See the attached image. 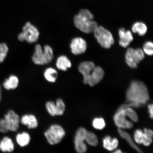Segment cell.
<instances>
[{
    "instance_id": "cell-23",
    "label": "cell",
    "mask_w": 153,
    "mask_h": 153,
    "mask_svg": "<svg viewBox=\"0 0 153 153\" xmlns=\"http://www.w3.org/2000/svg\"><path fill=\"white\" fill-rule=\"evenodd\" d=\"M147 27L142 22H137L134 24L132 27V30L134 33H137L140 36L145 35L147 31Z\"/></svg>"
},
{
    "instance_id": "cell-8",
    "label": "cell",
    "mask_w": 153,
    "mask_h": 153,
    "mask_svg": "<svg viewBox=\"0 0 153 153\" xmlns=\"http://www.w3.org/2000/svg\"><path fill=\"white\" fill-rule=\"evenodd\" d=\"M144 58V52L140 48L134 49L129 48L126 53V62L132 68H137L139 63Z\"/></svg>"
},
{
    "instance_id": "cell-3",
    "label": "cell",
    "mask_w": 153,
    "mask_h": 153,
    "mask_svg": "<svg viewBox=\"0 0 153 153\" xmlns=\"http://www.w3.org/2000/svg\"><path fill=\"white\" fill-rule=\"evenodd\" d=\"M94 15L88 10L82 9L74 18L76 27L85 33H93L99 26L94 21Z\"/></svg>"
},
{
    "instance_id": "cell-16",
    "label": "cell",
    "mask_w": 153,
    "mask_h": 153,
    "mask_svg": "<svg viewBox=\"0 0 153 153\" xmlns=\"http://www.w3.org/2000/svg\"><path fill=\"white\" fill-rule=\"evenodd\" d=\"M15 146L12 140L7 137H4L0 142V150L3 152H11L14 151Z\"/></svg>"
},
{
    "instance_id": "cell-24",
    "label": "cell",
    "mask_w": 153,
    "mask_h": 153,
    "mask_svg": "<svg viewBox=\"0 0 153 153\" xmlns=\"http://www.w3.org/2000/svg\"><path fill=\"white\" fill-rule=\"evenodd\" d=\"M85 140L91 146H95L98 145V140L97 135L94 133L87 130L85 133Z\"/></svg>"
},
{
    "instance_id": "cell-19",
    "label": "cell",
    "mask_w": 153,
    "mask_h": 153,
    "mask_svg": "<svg viewBox=\"0 0 153 153\" xmlns=\"http://www.w3.org/2000/svg\"><path fill=\"white\" fill-rule=\"evenodd\" d=\"M103 146L106 150L112 151L115 150L118 145L117 139H112L109 136H107L103 140Z\"/></svg>"
},
{
    "instance_id": "cell-9",
    "label": "cell",
    "mask_w": 153,
    "mask_h": 153,
    "mask_svg": "<svg viewBox=\"0 0 153 153\" xmlns=\"http://www.w3.org/2000/svg\"><path fill=\"white\" fill-rule=\"evenodd\" d=\"M86 130L85 128L79 127L76 130L74 136V143L76 152L84 153L87 152V146L85 143Z\"/></svg>"
},
{
    "instance_id": "cell-7",
    "label": "cell",
    "mask_w": 153,
    "mask_h": 153,
    "mask_svg": "<svg viewBox=\"0 0 153 153\" xmlns=\"http://www.w3.org/2000/svg\"><path fill=\"white\" fill-rule=\"evenodd\" d=\"M97 42L103 48L109 49L114 43V39L111 32L102 26H98L94 32Z\"/></svg>"
},
{
    "instance_id": "cell-5",
    "label": "cell",
    "mask_w": 153,
    "mask_h": 153,
    "mask_svg": "<svg viewBox=\"0 0 153 153\" xmlns=\"http://www.w3.org/2000/svg\"><path fill=\"white\" fill-rule=\"evenodd\" d=\"M44 135L48 142L51 145L59 144L65 136L66 132L62 126L53 124L48 128Z\"/></svg>"
},
{
    "instance_id": "cell-31",
    "label": "cell",
    "mask_w": 153,
    "mask_h": 153,
    "mask_svg": "<svg viewBox=\"0 0 153 153\" xmlns=\"http://www.w3.org/2000/svg\"><path fill=\"white\" fill-rule=\"evenodd\" d=\"M9 131L4 118L0 120V132L5 133L8 132Z\"/></svg>"
},
{
    "instance_id": "cell-17",
    "label": "cell",
    "mask_w": 153,
    "mask_h": 153,
    "mask_svg": "<svg viewBox=\"0 0 153 153\" xmlns=\"http://www.w3.org/2000/svg\"><path fill=\"white\" fill-rule=\"evenodd\" d=\"M71 61L65 55H62L57 58L56 62V66L59 70L65 71L71 67Z\"/></svg>"
},
{
    "instance_id": "cell-11",
    "label": "cell",
    "mask_w": 153,
    "mask_h": 153,
    "mask_svg": "<svg viewBox=\"0 0 153 153\" xmlns=\"http://www.w3.org/2000/svg\"><path fill=\"white\" fill-rule=\"evenodd\" d=\"M134 139L139 144H143L149 146L152 141L153 134L150 130L145 129L142 131L140 129L136 130L134 133Z\"/></svg>"
},
{
    "instance_id": "cell-27",
    "label": "cell",
    "mask_w": 153,
    "mask_h": 153,
    "mask_svg": "<svg viewBox=\"0 0 153 153\" xmlns=\"http://www.w3.org/2000/svg\"><path fill=\"white\" fill-rule=\"evenodd\" d=\"M45 108L48 113L51 116H56V107L54 102L52 101H47L45 104Z\"/></svg>"
},
{
    "instance_id": "cell-28",
    "label": "cell",
    "mask_w": 153,
    "mask_h": 153,
    "mask_svg": "<svg viewBox=\"0 0 153 153\" xmlns=\"http://www.w3.org/2000/svg\"><path fill=\"white\" fill-rule=\"evenodd\" d=\"M9 49L5 43H0V63L3 62L6 57Z\"/></svg>"
},
{
    "instance_id": "cell-34",
    "label": "cell",
    "mask_w": 153,
    "mask_h": 153,
    "mask_svg": "<svg viewBox=\"0 0 153 153\" xmlns=\"http://www.w3.org/2000/svg\"><path fill=\"white\" fill-rule=\"evenodd\" d=\"M1 86H0V102H1Z\"/></svg>"
},
{
    "instance_id": "cell-33",
    "label": "cell",
    "mask_w": 153,
    "mask_h": 153,
    "mask_svg": "<svg viewBox=\"0 0 153 153\" xmlns=\"http://www.w3.org/2000/svg\"><path fill=\"white\" fill-rule=\"evenodd\" d=\"M114 153H122V152L121 150H120V149H117V150H116L114 152Z\"/></svg>"
},
{
    "instance_id": "cell-29",
    "label": "cell",
    "mask_w": 153,
    "mask_h": 153,
    "mask_svg": "<svg viewBox=\"0 0 153 153\" xmlns=\"http://www.w3.org/2000/svg\"><path fill=\"white\" fill-rule=\"evenodd\" d=\"M93 126L96 129L101 130L104 128L106 126V123L103 118H97L93 120Z\"/></svg>"
},
{
    "instance_id": "cell-13",
    "label": "cell",
    "mask_w": 153,
    "mask_h": 153,
    "mask_svg": "<svg viewBox=\"0 0 153 153\" xmlns=\"http://www.w3.org/2000/svg\"><path fill=\"white\" fill-rule=\"evenodd\" d=\"M70 47L74 54L79 55L85 52L87 49V44L83 38L75 37L72 40Z\"/></svg>"
},
{
    "instance_id": "cell-22",
    "label": "cell",
    "mask_w": 153,
    "mask_h": 153,
    "mask_svg": "<svg viewBox=\"0 0 153 153\" xmlns=\"http://www.w3.org/2000/svg\"><path fill=\"white\" fill-rule=\"evenodd\" d=\"M44 76L47 81L50 83H55L58 77V73L55 69L49 68L45 71Z\"/></svg>"
},
{
    "instance_id": "cell-20",
    "label": "cell",
    "mask_w": 153,
    "mask_h": 153,
    "mask_svg": "<svg viewBox=\"0 0 153 153\" xmlns=\"http://www.w3.org/2000/svg\"><path fill=\"white\" fill-rule=\"evenodd\" d=\"M19 84V80L18 77L15 75H11L9 77L5 80L3 82L4 87L7 90L11 89L14 90L18 87Z\"/></svg>"
},
{
    "instance_id": "cell-10",
    "label": "cell",
    "mask_w": 153,
    "mask_h": 153,
    "mask_svg": "<svg viewBox=\"0 0 153 153\" xmlns=\"http://www.w3.org/2000/svg\"><path fill=\"white\" fill-rule=\"evenodd\" d=\"M127 117H128L123 109L118 108L114 117L115 124L118 128L130 129L133 127L134 125L132 122L128 120Z\"/></svg>"
},
{
    "instance_id": "cell-25",
    "label": "cell",
    "mask_w": 153,
    "mask_h": 153,
    "mask_svg": "<svg viewBox=\"0 0 153 153\" xmlns=\"http://www.w3.org/2000/svg\"><path fill=\"white\" fill-rule=\"evenodd\" d=\"M56 107V116H61L64 114L65 111L66 106L62 99L58 98L55 102Z\"/></svg>"
},
{
    "instance_id": "cell-6",
    "label": "cell",
    "mask_w": 153,
    "mask_h": 153,
    "mask_svg": "<svg viewBox=\"0 0 153 153\" xmlns=\"http://www.w3.org/2000/svg\"><path fill=\"white\" fill-rule=\"evenodd\" d=\"M22 30V32L18 35L19 41L21 42L25 41L30 44L37 42L39 38V33L35 26L30 22H27L23 27Z\"/></svg>"
},
{
    "instance_id": "cell-14",
    "label": "cell",
    "mask_w": 153,
    "mask_h": 153,
    "mask_svg": "<svg viewBox=\"0 0 153 153\" xmlns=\"http://www.w3.org/2000/svg\"><path fill=\"white\" fill-rule=\"evenodd\" d=\"M118 34L120 37L119 43L122 47L127 48L133 40L131 32L129 30H126L124 28L120 29Z\"/></svg>"
},
{
    "instance_id": "cell-32",
    "label": "cell",
    "mask_w": 153,
    "mask_h": 153,
    "mask_svg": "<svg viewBox=\"0 0 153 153\" xmlns=\"http://www.w3.org/2000/svg\"><path fill=\"white\" fill-rule=\"evenodd\" d=\"M153 105L152 104H149L148 105V108L149 110V112L150 114V117L152 119L153 117Z\"/></svg>"
},
{
    "instance_id": "cell-30",
    "label": "cell",
    "mask_w": 153,
    "mask_h": 153,
    "mask_svg": "<svg viewBox=\"0 0 153 153\" xmlns=\"http://www.w3.org/2000/svg\"><path fill=\"white\" fill-rule=\"evenodd\" d=\"M143 51L149 56H152L153 55V44L152 42L148 41L145 43L143 46Z\"/></svg>"
},
{
    "instance_id": "cell-1",
    "label": "cell",
    "mask_w": 153,
    "mask_h": 153,
    "mask_svg": "<svg viewBox=\"0 0 153 153\" xmlns=\"http://www.w3.org/2000/svg\"><path fill=\"white\" fill-rule=\"evenodd\" d=\"M149 100L148 88L145 84L140 81L132 82L126 92L127 102L134 103L140 108L146 104Z\"/></svg>"
},
{
    "instance_id": "cell-12",
    "label": "cell",
    "mask_w": 153,
    "mask_h": 153,
    "mask_svg": "<svg viewBox=\"0 0 153 153\" xmlns=\"http://www.w3.org/2000/svg\"><path fill=\"white\" fill-rule=\"evenodd\" d=\"M4 119L9 131L15 132L19 129L20 118L14 111L9 110L4 116Z\"/></svg>"
},
{
    "instance_id": "cell-26",
    "label": "cell",
    "mask_w": 153,
    "mask_h": 153,
    "mask_svg": "<svg viewBox=\"0 0 153 153\" xmlns=\"http://www.w3.org/2000/svg\"><path fill=\"white\" fill-rule=\"evenodd\" d=\"M126 115L131 120L132 122H137L138 120V117L136 112L133 110V108L130 107H125L123 108Z\"/></svg>"
},
{
    "instance_id": "cell-18",
    "label": "cell",
    "mask_w": 153,
    "mask_h": 153,
    "mask_svg": "<svg viewBox=\"0 0 153 153\" xmlns=\"http://www.w3.org/2000/svg\"><path fill=\"white\" fill-rule=\"evenodd\" d=\"M31 137L29 134L27 132L17 134L16 137V140L17 143L21 147H25L29 144Z\"/></svg>"
},
{
    "instance_id": "cell-2",
    "label": "cell",
    "mask_w": 153,
    "mask_h": 153,
    "mask_svg": "<svg viewBox=\"0 0 153 153\" xmlns=\"http://www.w3.org/2000/svg\"><path fill=\"white\" fill-rule=\"evenodd\" d=\"M78 70L83 76L84 83L91 87L100 83L104 76L102 68L96 66L94 63L89 61L81 62L78 66Z\"/></svg>"
},
{
    "instance_id": "cell-21",
    "label": "cell",
    "mask_w": 153,
    "mask_h": 153,
    "mask_svg": "<svg viewBox=\"0 0 153 153\" xmlns=\"http://www.w3.org/2000/svg\"><path fill=\"white\" fill-rule=\"evenodd\" d=\"M118 133L122 138L126 140L127 142L128 143L129 145L131 148H132L137 152L140 153H142V151L141 149L135 144L132 139L131 136L129 134L125 131H124L123 129L118 128Z\"/></svg>"
},
{
    "instance_id": "cell-4",
    "label": "cell",
    "mask_w": 153,
    "mask_h": 153,
    "mask_svg": "<svg viewBox=\"0 0 153 153\" xmlns=\"http://www.w3.org/2000/svg\"><path fill=\"white\" fill-rule=\"evenodd\" d=\"M53 58V51L49 45H45L43 49L39 44L36 45L35 51L32 56V60L37 65H44L51 63Z\"/></svg>"
},
{
    "instance_id": "cell-15",
    "label": "cell",
    "mask_w": 153,
    "mask_h": 153,
    "mask_svg": "<svg viewBox=\"0 0 153 153\" xmlns=\"http://www.w3.org/2000/svg\"><path fill=\"white\" fill-rule=\"evenodd\" d=\"M20 122L23 125L26 126L29 129L36 128L38 125L37 118L32 114L24 115L20 118Z\"/></svg>"
}]
</instances>
